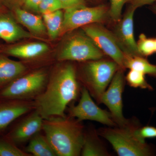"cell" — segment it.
<instances>
[{"label": "cell", "instance_id": "30bf717a", "mask_svg": "<svg viewBox=\"0 0 156 156\" xmlns=\"http://www.w3.org/2000/svg\"><path fill=\"white\" fill-rule=\"evenodd\" d=\"M83 30L87 36L102 53L111 58L120 68H125V55L114 34L100 26H85Z\"/></svg>", "mask_w": 156, "mask_h": 156}, {"label": "cell", "instance_id": "7402d4cb", "mask_svg": "<svg viewBox=\"0 0 156 156\" xmlns=\"http://www.w3.org/2000/svg\"><path fill=\"white\" fill-rule=\"evenodd\" d=\"M145 75L144 73L139 71L130 69L126 76V80L131 87L153 90V87L146 80Z\"/></svg>", "mask_w": 156, "mask_h": 156}, {"label": "cell", "instance_id": "ffe728a7", "mask_svg": "<svg viewBox=\"0 0 156 156\" xmlns=\"http://www.w3.org/2000/svg\"><path fill=\"white\" fill-rule=\"evenodd\" d=\"M43 17L50 38L55 39L60 36L64 18V13L61 10L43 14Z\"/></svg>", "mask_w": 156, "mask_h": 156}, {"label": "cell", "instance_id": "9c48e42d", "mask_svg": "<svg viewBox=\"0 0 156 156\" xmlns=\"http://www.w3.org/2000/svg\"><path fill=\"white\" fill-rule=\"evenodd\" d=\"M125 79L122 69L115 73L108 89L101 95L100 103L109 109L113 119L117 126H124L130 122L123 114L122 93Z\"/></svg>", "mask_w": 156, "mask_h": 156}, {"label": "cell", "instance_id": "ac0fdd59", "mask_svg": "<svg viewBox=\"0 0 156 156\" xmlns=\"http://www.w3.org/2000/svg\"><path fill=\"white\" fill-rule=\"evenodd\" d=\"M26 152L34 156H56L46 136L38 133L30 140Z\"/></svg>", "mask_w": 156, "mask_h": 156}, {"label": "cell", "instance_id": "2e32d148", "mask_svg": "<svg viewBox=\"0 0 156 156\" xmlns=\"http://www.w3.org/2000/svg\"><path fill=\"white\" fill-rule=\"evenodd\" d=\"M49 49V47L45 43L34 42L12 47L7 50V53L18 58L31 59L41 56Z\"/></svg>", "mask_w": 156, "mask_h": 156}, {"label": "cell", "instance_id": "603a6c76", "mask_svg": "<svg viewBox=\"0 0 156 156\" xmlns=\"http://www.w3.org/2000/svg\"><path fill=\"white\" fill-rule=\"evenodd\" d=\"M136 43L140 53L143 57L151 56L156 53L155 39L147 37L144 34H141Z\"/></svg>", "mask_w": 156, "mask_h": 156}, {"label": "cell", "instance_id": "4fadbf2b", "mask_svg": "<svg viewBox=\"0 0 156 156\" xmlns=\"http://www.w3.org/2000/svg\"><path fill=\"white\" fill-rule=\"evenodd\" d=\"M34 108V103L19 100L0 105V130L15 119Z\"/></svg>", "mask_w": 156, "mask_h": 156}, {"label": "cell", "instance_id": "5bb4252c", "mask_svg": "<svg viewBox=\"0 0 156 156\" xmlns=\"http://www.w3.org/2000/svg\"><path fill=\"white\" fill-rule=\"evenodd\" d=\"M37 38L38 37L24 30L13 20L0 17V38L9 43L23 38Z\"/></svg>", "mask_w": 156, "mask_h": 156}, {"label": "cell", "instance_id": "cb8c5ba5", "mask_svg": "<svg viewBox=\"0 0 156 156\" xmlns=\"http://www.w3.org/2000/svg\"><path fill=\"white\" fill-rule=\"evenodd\" d=\"M28 154L23 151L11 143L0 139V156H27Z\"/></svg>", "mask_w": 156, "mask_h": 156}, {"label": "cell", "instance_id": "f1b7e54d", "mask_svg": "<svg viewBox=\"0 0 156 156\" xmlns=\"http://www.w3.org/2000/svg\"><path fill=\"white\" fill-rule=\"evenodd\" d=\"M42 0H23L24 6L29 10L37 11L38 8Z\"/></svg>", "mask_w": 156, "mask_h": 156}, {"label": "cell", "instance_id": "3957f363", "mask_svg": "<svg viewBox=\"0 0 156 156\" xmlns=\"http://www.w3.org/2000/svg\"><path fill=\"white\" fill-rule=\"evenodd\" d=\"M137 126L129 122L126 126L104 128L100 135L107 140L120 156L154 155L153 147L140 140L134 134Z\"/></svg>", "mask_w": 156, "mask_h": 156}, {"label": "cell", "instance_id": "5b68a950", "mask_svg": "<svg viewBox=\"0 0 156 156\" xmlns=\"http://www.w3.org/2000/svg\"><path fill=\"white\" fill-rule=\"evenodd\" d=\"M118 65L114 61L92 60L85 67L86 87L100 103V98L116 72Z\"/></svg>", "mask_w": 156, "mask_h": 156}, {"label": "cell", "instance_id": "8992f818", "mask_svg": "<svg viewBox=\"0 0 156 156\" xmlns=\"http://www.w3.org/2000/svg\"><path fill=\"white\" fill-rule=\"evenodd\" d=\"M103 53L88 36L76 35L68 41L58 56L59 61L83 62L101 59Z\"/></svg>", "mask_w": 156, "mask_h": 156}, {"label": "cell", "instance_id": "8fae6325", "mask_svg": "<svg viewBox=\"0 0 156 156\" xmlns=\"http://www.w3.org/2000/svg\"><path fill=\"white\" fill-rule=\"evenodd\" d=\"M136 9L130 7L119 21L114 35L120 48L126 56H141L134 34L133 17Z\"/></svg>", "mask_w": 156, "mask_h": 156}, {"label": "cell", "instance_id": "44dd1931", "mask_svg": "<svg viewBox=\"0 0 156 156\" xmlns=\"http://www.w3.org/2000/svg\"><path fill=\"white\" fill-rule=\"evenodd\" d=\"M124 67L141 72L156 78V65L151 64L144 57L125 55Z\"/></svg>", "mask_w": 156, "mask_h": 156}, {"label": "cell", "instance_id": "1f68e13d", "mask_svg": "<svg viewBox=\"0 0 156 156\" xmlns=\"http://www.w3.org/2000/svg\"><path fill=\"white\" fill-rule=\"evenodd\" d=\"M155 42L156 52V38L155 39Z\"/></svg>", "mask_w": 156, "mask_h": 156}, {"label": "cell", "instance_id": "e0dca14e", "mask_svg": "<svg viewBox=\"0 0 156 156\" xmlns=\"http://www.w3.org/2000/svg\"><path fill=\"white\" fill-rule=\"evenodd\" d=\"M15 13L20 23L28 29L32 34L38 36L46 33L47 29L44 23L40 16L20 8L15 9Z\"/></svg>", "mask_w": 156, "mask_h": 156}, {"label": "cell", "instance_id": "d6986e66", "mask_svg": "<svg viewBox=\"0 0 156 156\" xmlns=\"http://www.w3.org/2000/svg\"><path fill=\"white\" fill-rule=\"evenodd\" d=\"M81 154L83 156H105L109 154L95 133L85 134Z\"/></svg>", "mask_w": 156, "mask_h": 156}, {"label": "cell", "instance_id": "9a60e30c", "mask_svg": "<svg viewBox=\"0 0 156 156\" xmlns=\"http://www.w3.org/2000/svg\"><path fill=\"white\" fill-rule=\"evenodd\" d=\"M26 69L25 66L20 62L0 57V87L21 76Z\"/></svg>", "mask_w": 156, "mask_h": 156}, {"label": "cell", "instance_id": "6da1fadb", "mask_svg": "<svg viewBox=\"0 0 156 156\" xmlns=\"http://www.w3.org/2000/svg\"><path fill=\"white\" fill-rule=\"evenodd\" d=\"M80 92L75 69L65 65L56 71L44 92L35 98V109L42 118L66 117V107L77 98Z\"/></svg>", "mask_w": 156, "mask_h": 156}, {"label": "cell", "instance_id": "484cf974", "mask_svg": "<svg viewBox=\"0 0 156 156\" xmlns=\"http://www.w3.org/2000/svg\"><path fill=\"white\" fill-rule=\"evenodd\" d=\"M133 0H110L111 6L109 14L114 21L119 22L123 6L126 3L131 2Z\"/></svg>", "mask_w": 156, "mask_h": 156}, {"label": "cell", "instance_id": "7c38bea8", "mask_svg": "<svg viewBox=\"0 0 156 156\" xmlns=\"http://www.w3.org/2000/svg\"><path fill=\"white\" fill-rule=\"evenodd\" d=\"M43 121L44 119L35 109L13 130L11 134V139L18 143L30 140L42 130Z\"/></svg>", "mask_w": 156, "mask_h": 156}, {"label": "cell", "instance_id": "52a82bcc", "mask_svg": "<svg viewBox=\"0 0 156 156\" xmlns=\"http://www.w3.org/2000/svg\"><path fill=\"white\" fill-rule=\"evenodd\" d=\"M107 14V10L103 5L94 7L82 5L66 9L60 36L78 27L102 21Z\"/></svg>", "mask_w": 156, "mask_h": 156}, {"label": "cell", "instance_id": "4dcf8cb0", "mask_svg": "<svg viewBox=\"0 0 156 156\" xmlns=\"http://www.w3.org/2000/svg\"><path fill=\"white\" fill-rule=\"evenodd\" d=\"M151 10L155 14H156V5H154L151 7Z\"/></svg>", "mask_w": 156, "mask_h": 156}, {"label": "cell", "instance_id": "f546056e", "mask_svg": "<svg viewBox=\"0 0 156 156\" xmlns=\"http://www.w3.org/2000/svg\"><path fill=\"white\" fill-rule=\"evenodd\" d=\"M156 2V0H133L131 2V7L136 9L140 7L151 5Z\"/></svg>", "mask_w": 156, "mask_h": 156}, {"label": "cell", "instance_id": "4316f807", "mask_svg": "<svg viewBox=\"0 0 156 156\" xmlns=\"http://www.w3.org/2000/svg\"><path fill=\"white\" fill-rule=\"evenodd\" d=\"M134 134L140 140L145 141L146 138L156 137V128L151 126L137 127L134 130Z\"/></svg>", "mask_w": 156, "mask_h": 156}, {"label": "cell", "instance_id": "277c9868", "mask_svg": "<svg viewBox=\"0 0 156 156\" xmlns=\"http://www.w3.org/2000/svg\"><path fill=\"white\" fill-rule=\"evenodd\" d=\"M47 84L46 72L36 71L21 76L8 84L0 92V97L23 101L35 98L44 92Z\"/></svg>", "mask_w": 156, "mask_h": 156}, {"label": "cell", "instance_id": "7a4b0ae2", "mask_svg": "<svg viewBox=\"0 0 156 156\" xmlns=\"http://www.w3.org/2000/svg\"><path fill=\"white\" fill-rule=\"evenodd\" d=\"M42 130L56 156L81 154L85 134L80 122L74 118L55 116L45 119Z\"/></svg>", "mask_w": 156, "mask_h": 156}, {"label": "cell", "instance_id": "d4e9b609", "mask_svg": "<svg viewBox=\"0 0 156 156\" xmlns=\"http://www.w3.org/2000/svg\"><path fill=\"white\" fill-rule=\"evenodd\" d=\"M61 9H63V7L59 0H42L38 8L37 12L43 15Z\"/></svg>", "mask_w": 156, "mask_h": 156}, {"label": "cell", "instance_id": "83f0119b", "mask_svg": "<svg viewBox=\"0 0 156 156\" xmlns=\"http://www.w3.org/2000/svg\"><path fill=\"white\" fill-rule=\"evenodd\" d=\"M63 7V9H72L82 5H85V0H59Z\"/></svg>", "mask_w": 156, "mask_h": 156}, {"label": "cell", "instance_id": "ba28073f", "mask_svg": "<svg viewBox=\"0 0 156 156\" xmlns=\"http://www.w3.org/2000/svg\"><path fill=\"white\" fill-rule=\"evenodd\" d=\"M69 116L81 122L91 120L109 127H116L111 113L100 108L94 102L88 89L85 87L81 90V98L79 103L69 110Z\"/></svg>", "mask_w": 156, "mask_h": 156}, {"label": "cell", "instance_id": "d6a6232c", "mask_svg": "<svg viewBox=\"0 0 156 156\" xmlns=\"http://www.w3.org/2000/svg\"><path fill=\"white\" fill-rule=\"evenodd\" d=\"M0 5H1V0H0Z\"/></svg>", "mask_w": 156, "mask_h": 156}]
</instances>
